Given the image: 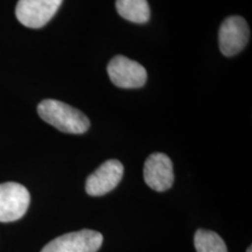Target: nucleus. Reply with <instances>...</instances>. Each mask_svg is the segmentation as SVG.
<instances>
[{"label":"nucleus","instance_id":"4","mask_svg":"<svg viewBox=\"0 0 252 252\" xmlns=\"http://www.w3.org/2000/svg\"><path fill=\"white\" fill-rule=\"evenodd\" d=\"M108 74L112 83L123 89H138L147 81L146 69L123 55L115 56L109 62Z\"/></svg>","mask_w":252,"mask_h":252},{"label":"nucleus","instance_id":"2","mask_svg":"<svg viewBox=\"0 0 252 252\" xmlns=\"http://www.w3.org/2000/svg\"><path fill=\"white\" fill-rule=\"evenodd\" d=\"M31 203L26 187L17 182L0 184V222L8 223L20 220Z\"/></svg>","mask_w":252,"mask_h":252},{"label":"nucleus","instance_id":"8","mask_svg":"<svg viewBox=\"0 0 252 252\" xmlns=\"http://www.w3.org/2000/svg\"><path fill=\"white\" fill-rule=\"evenodd\" d=\"M144 180L156 191L171 188L174 182L172 160L163 153L151 154L144 165Z\"/></svg>","mask_w":252,"mask_h":252},{"label":"nucleus","instance_id":"5","mask_svg":"<svg viewBox=\"0 0 252 252\" xmlns=\"http://www.w3.org/2000/svg\"><path fill=\"white\" fill-rule=\"evenodd\" d=\"M63 0H19L15 15L19 23L30 28L46 26L59 11Z\"/></svg>","mask_w":252,"mask_h":252},{"label":"nucleus","instance_id":"9","mask_svg":"<svg viewBox=\"0 0 252 252\" xmlns=\"http://www.w3.org/2000/svg\"><path fill=\"white\" fill-rule=\"evenodd\" d=\"M116 9L122 18L134 24H146L151 17L147 0H116Z\"/></svg>","mask_w":252,"mask_h":252},{"label":"nucleus","instance_id":"3","mask_svg":"<svg viewBox=\"0 0 252 252\" xmlns=\"http://www.w3.org/2000/svg\"><path fill=\"white\" fill-rule=\"evenodd\" d=\"M102 243L103 236L100 232L84 229L53 239L41 252H97Z\"/></svg>","mask_w":252,"mask_h":252},{"label":"nucleus","instance_id":"7","mask_svg":"<svg viewBox=\"0 0 252 252\" xmlns=\"http://www.w3.org/2000/svg\"><path fill=\"white\" fill-rule=\"evenodd\" d=\"M123 174L124 166L121 161L116 159L108 160L88 176L86 191L90 196H102L108 194L119 185Z\"/></svg>","mask_w":252,"mask_h":252},{"label":"nucleus","instance_id":"6","mask_svg":"<svg viewBox=\"0 0 252 252\" xmlns=\"http://www.w3.org/2000/svg\"><path fill=\"white\" fill-rule=\"evenodd\" d=\"M250 28L244 18L232 15L220 25L219 32L220 49L224 56H235L247 47Z\"/></svg>","mask_w":252,"mask_h":252},{"label":"nucleus","instance_id":"10","mask_svg":"<svg viewBox=\"0 0 252 252\" xmlns=\"http://www.w3.org/2000/svg\"><path fill=\"white\" fill-rule=\"evenodd\" d=\"M196 252H228L222 237L210 230L198 229L194 236Z\"/></svg>","mask_w":252,"mask_h":252},{"label":"nucleus","instance_id":"1","mask_svg":"<svg viewBox=\"0 0 252 252\" xmlns=\"http://www.w3.org/2000/svg\"><path fill=\"white\" fill-rule=\"evenodd\" d=\"M42 121L64 133L82 134L89 130V118L80 110L56 99H45L37 105Z\"/></svg>","mask_w":252,"mask_h":252},{"label":"nucleus","instance_id":"11","mask_svg":"<svg viewBox=\"0 0 252 252\" xmlns=\"http://www.w3.org/2000/svg\"><path fill=\"white\" fill-rule=\"evenodd\" d=\"M247 252H252V248H251V247H249V249L247 250Z\"/></svg>","mask_w":252,"mask_h":252}]
</instances>
